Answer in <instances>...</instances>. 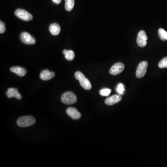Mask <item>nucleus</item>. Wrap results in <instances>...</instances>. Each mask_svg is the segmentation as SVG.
Here are the masks:
<instances>
[{
    "mask_svg": "<svg viewBox=\"0 0 167 167\" xmlns=\"http://www.w3.org/2000/svg\"><path fill=\"white\" fill-rule=\"evenodd\" d=\"M75 78L80 81V85L82 87L86 90H90L91 88V85L87 78L80 71H77L75 73Z\"/></svg>",
    "mask_w": 167,
    "mask_h": 167,
    "instance_id": "f257e3e1",
    "label": "nucleus"
},
{
    "mask_svg": "<svg viewBox=\"0 0 167 167\" xmlns=\"http://www.w3.org/2000/svg\"><path fill=\"white\" fill-rule=\"evenodd\" d=\"M35 119L32 116H24L18 118L17 125L21 127H27L35 123Z\"/></svg>",
    "mask_w": 167,
    "mask_h": 167,
    "instance_id": "f03ea898",
    "label": "nucleus"
},
{
    "mask_svg": "<svg viewBox=\"0 0 167 167\" xmlns=\"http://www.w3.org/2000/svg\"><path fill=\"white\" fill-rule=\"evenodd\" d=\"M61 100L64 104L71 105L77 102V99L74 93L71 91H67L62 95Z\"/></svg>",
    "mask_w": 167,
    "mask_h": 167,
    "instance_id": "7ed1b4c3",
    "label": "nucleus"
},
{
    "mask_svg": "<svg viewBox=\"0 0 167 167\" xmlns=\"http://www.w3.org/2000/svg\"><path fill=\"white\" fill-rule=\"evenodd\" d=\"M15 14L16 17L19 19L26 22L31 21L33 18V16L30 13L24 9H17L15 11Z\"/></svg>",
    "mask_w": 167,
    "mask_h": 167,
    "instance_id": "20e7f679",
    "label": "nucleus"
},
{
    "mask_svg": "<svg viewBox=\"0 0 167 167\" xmlns=\"http://www.w3.org/2000/svg\"><path fill=\"white\" fill-rule=\"evenodd\" d=\"M148 64L147 61L141 62L137 66L136 71V76L138 78H142L146 73Z\"/></svg>",
    "mask_w": 167,
    "mask_h": 167,
    "instance_id": "39448f33",
    "label": "nucleus"
},
{
    "mask_svg": "<svg viewBox=\"0 0 167 167\" xmlns=\"http://www.w3.org/2000/svg\"><path fill=\"white\" fill-rule=\"evenodd\" d=\"M21 41L27 45L34 44L36 43L35 39L27 32H23L20 35Z\"/></svg>",
    "mask_w": 167,
    "mask_h": 167,
    "instance_id": "423d86ee",
    "label": "nucleus"
},
{
    "mask_svg": "<svg viewBox=\"0 0 167 167\" xmlns=\"http://www.w3.org/2000/svg\"><path fill=\"white\" fill-rule=\"evenodd\" d=\"M147 40L148 37L145 31L142 30L138 33L136 42L140 47H145L146 46Z\"/></svg>",
    "mask_w": 167,
    "mask_h": 167,
    "instance_id": "0eeeda50",
    "label": "nucleus"
},
{
    "mask_svg": "<svg viewBox=\"0 0 167 167\" xmlns=\"http://www.w3.org/2000/svg\"><path fill=\"white\" fill-rule=\"evenodd\" d=\"M125 65L122 63L118 62L112 66L110 70V73L111 75H116L120 74L124 71Z\"/></svg>",
    "mask_w": 167,
    "mask_h": 167,
    "instance_id": "6e6552de",
    "label": "nucleus"
},
{
    "mask_svg": "<svg viewBox=\"0 0 167 167\" xmlns=\"http://www.w3.org/2000/svg\"><path fill=\"white\" fill-rule=\"evenodd\" d=\"M67 114L74 120H78L81 117V114L75 108L69 107L67 109Z\"/></svg>",
    "mask_w": 167,
    "mask_h": 167,
    "instance_id": "1a4fd4ad",
    "label": "nucleus"
},
{
    "mask_svg": "<svg viewBox=\"0 0 167 167\" xmlns=\"http://www.w3.org/2000/svg\"><path fill=\"white\" fill-rule=\"evenodd\" d=\"M122 98L121 95H114L109 98H107L105 100V103L108 106H112L117 103H119L122 100Z\"/></svg>",
    "mask_w": 167,
    "mask_h": 167,
    "instance_id": "9d476101",
    "label": "nucleus"
},
{
    "mask_svg": "<svg viewBox=\"0 0 167 167\" xmlns=\"http://www.w3.org/2000/svg\"><path fill=\"white\" fill-rule=\"evenodd\" d=\"M6 95L8 98H15L17 100H21L22 99V96L18 92L17 88H10L8 89L6 92Z\"/></svg>",
    "mask_w": 167,
    "mask_h": 167,
    "instance_id": "9b49d317",
    "label": "nucleus"
},
{
    "mask_svg": "<svg viewBox=\"0 0 167 167\" xmlns=\"http://www.w3.org/2000/svg\"><path fill=\"white\" fill-rule=\"evenodd\" d=\"M40 78L43 81H49L55 76V74L52 71L48 70L42 71L40 74Z\"/></svg>",
    "mask_w": 167,
    "mask_h": 167,
    "instance_id": "f8f14e48",
    "label": "nucleus"
},
{
    "mask_svg": "<svg viewBox=\"0 0 167 167\" xmlns=\"http://www.w3.org/2000/svg\"><path fill=\"white\" fill-rule=\"evenodd\" d=\"M10 70L11 72L15 73V74L21 77L24 76L27 73L26 70L24 68L20 66L12 67L10 68Z\"/></svg>",
    "mask_w": 167,
    "mask_h": 167,
    "instance_id": "ddd939ff",
    "label": "nucleus"
},
{
    "mask_svg": "<svg viewBox=\"0 0 167 167\" xmlns=\"http://www.w3.org/2000/svg\"><path fill=\"white\" fill-rule=\"evenodd\" d=\"M49 31L53 35H57L61 32V27L58 24L53 23L51 24L49 27Z\"/></svg>",
    "mask_w": 167,
    "mask_h": 167,
    "instance_id": "4468645a",
    "label": "nucleus"
},
{
    "mask_svg": "<svg viewBox=\"0 0 167 167\" xmlns=\"http://www.w3.org/2000/svg\"><path fill=\"white\" fill-rule=\"evenodd\" d=\"M63 53L65 56L66 59L67 61H72L75 57V54L73 51L64 50L63 51Z\"/></svg>",
    "mask_w": 167,
    "mask_h": 167,
    "instance_id": "2eb2a0df",
    "label": "nucleus"
},
{
    "mask_svg": "<svg viewBox=\"0 0 167 167\" xmlns=\"http://www.w3.org/2000/svg\"><path fill=\"white\" fill-rule=\"evenodd\" d=\"M65 8L67 11H71L72 10L74 6V0H65Z\"/></svg>",
    "mask_w": 167,
    "mask_h": 167,
    "instance_id": "dca6fc26",
    "label": "nucleus"
},
{
    "mask_svg": "<svg viewBox=\"0 0 167 167\" xmlns=\"http://www.w3.org/2000/svg\"><path fill=\"white\" fill-rule=\"evenodd\" d=\"M158 35L160 39L162 41H165L167 40V32L163 28H160L158 30Z\"/></svg>",
    "mask_w": 167,
    "mask_h": 167,
    "instance_id": "f3484780",
    "label": "nucleus"
},
{
    "mask_svg": "<svg viewBox=\"0 0 167 167\" xmlns=\"http://www.w3.org/2000/svg\"><path fill=\"white\" fill-rule=\"evenodd\" d=\"M125 86L122 83H119L116 88V91L119 95H122L125 93Z\"/></svg>",
    "mask_w": 167,
    "mask_h": 167,
    "instance_id": "a211bd4d",
    "label": "nucleus"
},
{
    "mask_svg": "<svg viewBox=\"0 0 167 167\" xmlns=\"http://www.w3.org/2000/svg\"><path fill=\"white\" fill-rule=\"evenodd\" d=\"M111 90L110 89L104 88L103 89L100 90V94L101 96H106L108 97L109 96L110 94L111 93Z\"/></svg>",
    "mask_w": 167,
    "mask_h": 167,
    "instance_id": "6ab92c4d",
    "label": "nucleus"
},
{
    "mask_svg": "<svg viewBox=\"0 0 167 167\" xmlns=\"http://www.w3.org/2000/svg\"><path fill=\"white\" fill-rule=\"evenodd\" d=\"M158 66L160 68H167V57H165L159 62Z\"/></svg>",
    "mask_w": 167,
    "mask_h": 167,
    "instance_id": "aec40b11",
    "label": "nucleus"
},
{
    "mask_svg": "<svg viewBox=\"0 0 167 167\" xmlns=\"http://www.w3.org/2000/svg\"><path fill=\"white\" fill-rule=\"evenodd\" d=\"M5 31V25L3 22H0V33H3Z\"/></svg>",
    "mask_w": 167,
    "mask_h": 167,
    "instance_id": "412c9836",
    "label": "nucleus"
},
{
    "mask_svg": "<svg viewBox=\"0 0 167 167\" xmlns=\"http://www.w3.org/2000/svg\"><path fill=\"white\" fill-rule=\"evenodd\" d=\"M61 1L62 0H52L53 2L56 4H59L61 3Z\"/></svg>",
    "mask_w": 167,
    "mask_h": 167,
    "instance_id": "4be33fe9",
    "label": "nucleus"
}]
</instances>
